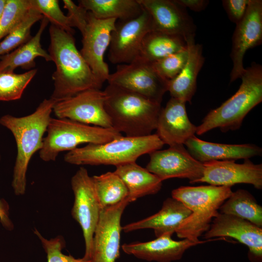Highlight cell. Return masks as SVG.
Masks as SVG:
<instances>
[{"label": "cell", "mask_w": 262, "mask_h": 262, "mask_svg": "<svg viewBox=\"0 0 262 262\" xmlns=\"http://www.w3.org/2000/svg\"><path fill=\"white\" fill-rule=\"evenodd\" d=\"M48 51L56 70L52 75L54 89L50 98L57 101L102 86L78 50L73 34L51 24Z\"/></svg>", "instance_id": "obj_1"}, {"label": "cell", "mask_w": 262, "mask_h": 262, "mask_svg": "<svg viewBox=\"0 0 262 262\" xmlns=\"http://www.w3.org/2000/svg\"><path fill=\"white\" fill-rule=\"evenodd\" d=\"M56 101L44 99L32 114L22 117L5 115L0 118V124L13 134L17 147L12 186L15 194L24 195L26 189V174L31 159L43 145L53 107Z\"/></svg>", "instance_id": "obj_2"}, {"label": "cell", "mask_w": 262, "mask_h": 262, "mask_svg": "<svg viewBox=\"0 0 262 262\" xmlns=\"http://www.w3.org/2000/svg\"><path fill=\"white\" fill-rule=\"evenodd\" d=\"M104 91V108L115 130L127 136L141 137L156 129L161 104L114 85L108 84Z\"/></svg>", "instance_id": "obj_3"}, {"label": "cell", "mask_w": 262, "mask_h": 262, "mask_svg": "<svg viewBox=\"0 0 262 262\" xmlns=\"http://www.w3.org/2000/svg\"><path fill=\"white\" fill-rule=\"evenodd\" d=\"M237 92L218 107L211 110L196 126V133L201 135L215 128L222 132L240 128L244 118L262 101V67L253 63L245 68Z\"/></svg>", "instance_id": "obj_4"}, {"label": "cell", "mask_w": 262, "mask_h": 262, "mask_svg": "<svg viewBox=\"0 0 262 262\" xmlns=\"http://www.w3.org/2000/svg\"><path fill=\"white\" fill-rule=\"evenodd\" d=\"M232 192L231 187L212 185L182 186L173 190L172 197L191 212L176 231L177 236L200 242L199 238L209 230L218 210Z\"/></svg>", "instance_id": "obj_5"}, {"label": "cell", "mask_w": 262, "mask_h": 262, "mask_svg": "<svg viewBox=\"0 0 262 262\" xmlns=\"http://www.w3.org/2000/svg\"><path fill=\"white\" fill-rule=\"evenodd\" d=\"M164 144L156 134L120 136L101 144H89L68 151L66 162L75 165H112L135 162L141 156L161 149Z\"/></svg>", "instance_id": "obj_6"}, {"label": "cell", "mask_w": 262, "mask_h": 262, "mask_svg": "<svg viewBox=\"0 0 262 262\" xmlns=\"http://www.w3.org/2000/svg\"><path fill=\"white\" fill-rule=\"evenodd\" d=\"M113 128L90 126L66 118H51L39 151L45 162L54 161L59 154L84 143L101 144L122 136Z\"/></svg>", "instance_id": "obj_7"}, {"label": "cell", "mask_w": 262, "mask_h": 262, "mask_svg": "<svg viewBox=\"0 0 262 262\" xmlns=\"http://www.w3.org/2000/svg\"><path fill=\"white\" fill-rule=\"evenodd\" d=\"M107 81L108 84L137 93L159 104L167 91L168 82L157 73L152 63L140 56L130 63L117 65Z\"/></svg>", "instance_id": "obj_8"}, {"label": "cell", "mask_w": 262, "mask_h": 262, "mask_svg": "<svg viewBox=\"0 0 262 262\" xmlns=\"http://www.w3.org/2000/svg\"><path fill=\"white\" fill-rule=\"evenodd\" d=\"M71 185L74 195L71 210L73 218L78 222L83 232L86 260L91 258L93 239L102 208L94 188L91 177L87 169L81 167L72 177Z\"/></svg>", "instance_id": "obj_9"}, {"label": "cell", "mask_w": 262, "mask_h": 262, "mask_svg": "<svg viewBox=\"0 0 262 262\" xmlns=\"http://www.w3.org/2000/svg\"><path fill=\"white\" fill-rule=\"evenodd\" d=\"M151 31V17L144 8L134 18L116 21L111 36L109 61L117 65L132 62L139 56L143 39Z\"/></svg>", "instance_id": "obj_10"}, {"label": "cell", "mask_w": 262, "mask_h": 262, "mask_svg": "<svg viewBox=\"0 0 262 262\" xmlns=\"http://www.w3.org/2000/svg\"><path fill=\"white\" fill-rule=\"evenodd\" d=\"M88 22L82 34V48L80 51L99 83L102 85L110 75L104 61L105 53L109 47L111 33L117 20L96 18L88 11Z\"/></svg>", "instance_id": "obj_11"}, {"label": "cell", "mask_w": 262, "mask_h": 262, "mask_svg": "<svg viewBox=\"0 0 262 262\" xmlns=\"http://www.w3.org/2000/svg\"><path fill=\"white\" fill-rule=\"evenodd\" d=\"M146 168L162 181L172 178L187 179L190 183H198L203 175V163L194 158L184 145L169 146L149 154Z\"/></svg>", "instance_id": "obj_12"}, {"label": "cell", "mask_w": 262, "mask_h": 262, "mask_svg": "<svg viewBox=\"0 0 262 262\" xmlns=\"http://www.w3.org/2000/svg\"><path fill=\"white\" fill-rule=\"evenodd\" d=\"M105 94L99 89H90L57 101L53 107L58 118H66L84 124L112 128L104 108Z\"/></svg>", "instance_id": "obj_13"}, {"label": "cell", "mask_w": 262, "mask_h": 262, "mask_svg": "<svg viewBox=\"0 0 262 262\" xmlns=\"http://www.w3.org/2000/svg\"><path fill=\"white\" fill-rule=\"evenodd\" d=\"M130 203L127 197L101 210L93 236L91 262H115L119 257L121 218Z\"/></svg>", "instance_id": "obj_14"}, {"label": "cell", "mask_w": 262, "mask_h": 262, "mask_svg": "<svg viewBox=\"0 0 262 262\" xmlns=\"http://www.w3.org/2000/svg\"><path fill=\"white\" fill-rule=\"evenodd\" d=\"M262 41V0H249L245 15L236 24L232 39L230 82L241 78L245 68L243 59L249 49Z\"/></svg>", "instance_id": "obj_15"}, {"label": "cell", "mask_w": 262, "mask_h": 262, "mask_svg": "<svg viewBox=\"0 0 262 262\" xmlns=\"http://www.w3.org/2000/svg\"><path fill=\"white\" fill-rule=\"evenodd\" d=\"M215 237L233 238L248 248L251 262H262V228L238 217L218 213L213 219L204 238Z\"/></svg>", "instance_id": "obj_16"}, {"label": "cell", "mask_w": 262, "mask_h": 262, "mask_svg": "<svg viewBox=\"0 0 262 262\" xmlns=\"http://www.w3.org/2000/svg\"><path fill=\"white\" fill-rule=\"evenodd\" d=\"M203 175L198 182H206L219 186H232L238 183L253 185L262 188V164H254L249 159L243 164L235 161H212L203 163Z\"/></svg>", "instance_id": "obj_17"}, {"label": "cell", "mask_w": 262, "mask_h": 262, "mask_svg": "<svg viewBox=\"0 0 262 262\" xmlns=\"http://www.w3.org/2000/svg\"><path fill=\"white\" fill-rule=\"evenodd\" d=\"M150 15L152 31L195 38L196 27L186 8L174 0H138Z\"/></svg>", "instance_id": "obj_18"}, {"label": "cell", "mask_w": 262, "mask_h": 262, "mask_svg": "<svg viewBox=\"0 0 262 262\" xmlns=\"http://www.w3.org/2000/svg\"><path fill=\"white\" fill-rule=\"evenodd\" d=\"M185 104L180 100L171 98L165 106L161 108L156 130V134L164 145H184L195 135L196 126L190 121Z\"/></svg>", "instance_id": "obj_19"}, {"label": "cell", "mask_w": 262, "mask_h": 262, "mask_svg": "<svg viewBox=\"0 0 262 262\" xmlns=\"http://www.w3.org/2000/svg\"><path fill=\"white\" fill-rule=\"evenodd\" d=\"M170 235H164L146 242L124 244L122 250L128 255L148 262H172L180 260L190 247L211 240L195 242L187 239L176 241Z\"/></svg>", "instance_id": "obj_20"}, {"label": "cell", "mask_w": 262, "mask_h": 262, "mask_svg": "<svg viewBox=\"0 0 262 262\" xmlns=\"http://www.w3.org/2000/svg\"><path fill=\"white\" fill-rule=\"evenodd\" d=\"M191 155L201 163L212 161H235L261 156L262 149L252 144H226L201 140L195 135L184 144Z\"/></svg>", "instance_id": "obj_21"}, {"label": "cell", "mask_w": 262, "mask_h": 262, "mask_svg": "<svg viewBox=\"0 0 262 262\" xmlns=\"http://www.w3.org/2000/svg\"><path fill=\"white\" fill-rule=\"evenodd\" d=\"M191 213V211L180 201L171 197L166 198L161 210L157 213L142 220L132 222L122 227L125 232L150 229L155 236L172 235Z\"/></svg>", "instance_id": "obj_22"}, {"label": "cell", "mask_w": 262, "mask_h": 262, "mask_svg": "<svg viewBox=\"0 0 262 262\" xmlns=\"http://www.w3.org/2000/svg\"><path fill=\"white\" fill-rule=\"evenodd\" d=\"M187 41V60L181 72L175 78L168 81L167 91L171 98L191 103L196 89L197 77L205 59L202 55V46L195 43L194 37Z\"/></svg>", "instance_id": "obj_23"}, {"label": "cell", "mask_w": 262, "mask_h": 262, "mask_svg": "<svg viewBox=\"0 0 262 262\" xmlns=\"http://www.w3.org/2000/svg\"><path fill=\"white\" fill-rule=\"evenodd\" d=\"M43 17L36 34L26 42L12 51L0 57V72H14L18 67L31 70L35 66V59L43 58L46 61H52L49 53L42 47L41 36L49 23Z\"/></svg>", "instance_id": "obj_24"}, {"label": "cell", "mask_w": 262, "mask_h": 262, "mask_svg": "<svg viewBox=\"0 0 262 262\" xmlns=\"http://www.w3.org/2000/svg\"><path fill=\"white\" fill-rule=\"evenodd\" d=\"M114 172L125 183L131 202L144 196L157 194L162 186L163 181L136 162L116 166Z\"/></svg>", "instance_id": "obj_25"}, {"label": "cell", "mask_w": 262, "mask_h": 262, "mask_svg": "<svg viewBox=\"0 0 262 262\" xmlns=\"http://www.w3.org/2000/svg\"><path fill=\"white\" fill-rule=\"evenodd\" d=\"M78 3L101 19L126 21L139 16L143 9L138 0H80Z\"/></svg>", "instance_id": "obj_26"}, {"label": "cell", "mask_w": 262, "mask_h": 262, "mask_svg": "<svg viewBox=\"0 0 262 262\" xmlns=\"http://www.w3.org/2000/svg\"><path fill=\"white\" fill-rule=\"evenodd\" d=\"M187 47L186 39L181 36L151 31L143 39L139 56L153 63Z\"/></svg>", "instance_id": "obj_27"}, {"label": "cell", "mask_w": 262, "mask_h": 262, "mask_svg": "<svg viewBox=\"0 0 262 262\" xmlns=\"http://www.w3.org/2000/svg\"><path fill=\"white\" fill-rule=\"evenodd\" d=\"M219 210V213L234 215L262 227V207L246 190L232 192Z\"/></svg>", "instance_id": "obj_28"}, {"label": "cell", "mask_w": 262, "mask_h": 262, "mask_svg": "<svg viewBox=\"0 0 262 262\" xmlns=\"http://www.w3.org/2000/svg\"><path fill=\"white\" fill-rule=\"evenodd\" d=\"M95 193L102 208L115 205L128 197V189L114 172L91 177Z\"/></svg>", "instance_id": "obj_29"}, {"label": "cell", "mask_w": 262, "mask_h": 262, "mask_svg": "<svg viewBox=\"0 0 262 262\" xmlns=\"http://www.w3.org/2000/svg\"><path fill=\"white\" fill-rule=\"evenodd\" d=\"M43 16L37 10L30 9L21 22L0 41V57L12 51L31 37V29Z\"/></svg>", "instance_id": "obj_30"}, {"label": "cell", "mask_w": 262, "mask_h": 262, "mask_svg": "<svg viewBox=\"0 0 262 262\" xmlns=\"http://www.w3.org/2000/svg\"><path fill=\"white\" fill-rule=\"evenodd\" d=\"M37 72V69L33 68L22 74L14 72H0V101L20 99Z\"/></svg>", "instance_id": "obj_31"}, {"label": "cell", "mask_w": 262, "mask_h": 262, "mask_svg": "<svg viewBox=\"0 0 262 262\" xmlns=\"http://www.w3.org/2000/svg\"><path fill=\"white\" fill-rule=\"evenodd\" d=\"M31 8L30 0H7L0 20V41L21 22Z\"/></svg>", "instance_id": "obj_32"}, {"label": "cell", "mask_w": 262, "mask_h": 262, "mask_svg": "<svg viewBox=\"0 0 262 262\" xmlns=\"http://www.w3.org/2000/svg\"><path fill=\"white\" fill-rule=\"evenodd\" d=\"M32 7L39 12L51 24L73 34L71 21L60 8L58 0H30Z\"/></svg>", "instance_id": "obj_33"}, {"label": "cell", "mask_w": 262, "mask_h": 262, "mask_svg": "<svg viewBox=\"0 0 262 262\" xmlns=\"http://www.w3.org/2000/svg\"><path fill=\"white\" fill-rule=\"evenodd\" d=\"M188 57V48L152 63L157 73L170 81L175 78L184 67Z\"/></svg>", "instance_id": "obj_34"}, {"label": "cell", "mask_w": 262, "mask_h": 262, "mask_svg": "<svg viewBox=\"0 0 262 262\" xmlns=\"http://www.w3.org/2000/svg\"><path fill=\"white\" fill-rule=\"evenodd\" d=\"M34 232L40 239L47 254V262H91L83 258L76 259L70 255L63 254L62 250L65 246V242L63 237L59 236L48 240L43 237L37 229Z\"/></svg>", "instance_id": "obj_35"}, {"label": "cell", "mask_w": 262, "mask_h": 262, "mask_svg": "<svg viewBox=\"0 0 262 262\" xmlns=\"http://www.w3.org/2000/svg\"><path fill=\"white\" fill-rule=\"evenodd\" d=\"M64 8L68 11L72 27H76L82 34L87 26L88 11L80 5H76L71 0H63Z\"/></svg>", "instance_id": "obj_36"}, {"label": "cell", "mask_w": 262, "mask_h": 262, "mask_svg": "<svg viewBox=\"0 0 262 262\" xmlns=\"http://www.w3.org/2000/svg\"><path fill=\"white\" fill-rule=\"evenodd\" d=\"M249 0H223V6L230 20L237 24L244 16Z\"/></svg>", "instance_id": "obj_37"}, {"label": "cell", "mask_w": 262, "mask_h": 262, "mask_svg": "<svg viewBox=\"0 0 262 262\" xmlns=\"http://www.w3.org/2000/svg\"><path fill=\"white\" fill-rule=\"evenodd\" d=\"M0 222L1 225L7 229L11 230L13 228V223L9 217V206L7 202L0 198Z\"/></svg>", "instance_id": "obj_38"}, {"label": "cell", "mask_w": 262, "mask_h": 262, "mask_svg": "<svg viewBox=\"0 0 262 262\" xmlns=\"http://www.w3.org/2000/svg\"><path fill=\"white\" fill-rule=\"evenodd\" d=\"M175 2L186 8L190 9L195 12H200L204 10L209 3L208 0H174Z\"/></svg>", "instance_id": "obj_39"}, {"label": "cell", "mask_w": 262, "mask_h": 262, "mask_svg": "<svg viewBox=\"0 0 262 262\" xmlns=\"http://www.w3.org/2000/svg\"><path fill=\"white\" fill-rule=\"evenodd\" d=\"M7 2V0H0V20L2 16L4 9Z\"/></svg>", "instance_id": "obj_40"}]
</instances>
